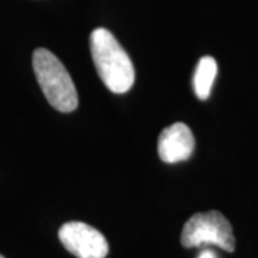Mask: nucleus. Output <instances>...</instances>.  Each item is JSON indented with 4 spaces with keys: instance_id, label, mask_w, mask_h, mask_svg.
Here are the masks:
<instances>
[{
    "instance_id": "0eeeda50",
    "label": "nucleus",
    "mask_w": 258,
    "mask_h": 258,
    "mask_svg": "<svg viewBox=\"0 0 258 258\" xmlns=\"http://www.w3.org/2000/svg\"><path fill=\"white\" fill-rule=\"evenodd\" d=\"M197 258H218V257H217V254H215L212 249H204L203 252H201V254H200Z\"/></svg>"
},
{
    "instance_id": "f257e3e1",
    "label": "nucleus",
    "mask_w": 258,
    "mask_h": 258,
    "mask_svg": "<svg viewBox=\"0 0 258 258\" xmlns=\"http://www.w3.org/2000/svg\"><path fill=\"white\" fill-rule=\"evenodd\" d=\"M91 53L101 81L113 93L128 92L135 82L132 60L108 29L91 33Z\"/></svg>"
},
{
    "instance_id": "7ed1b4c3",
    "label": "nucleus",
    "mask_w": 258,
    "mask_h": 258,
    "mask_svg": "<svg viewBox=\"0 0 258 258\" xmlns=\"http://www.w3.org/2000/svg\"><path fill=\"white\" fill-rule=\"evenodd\" d=\"M181 244L185 248L212 244L228 252H234L235 249L232 227L220 211L194 214L185 222L181 232Z\"/></svg>"
},
{
    "instance_id": "f03ea898",
    "label": "nucleus",
    "mask_w": 258,
    "mask_h": 258,
    "mask_svg": "<svg viewBox=\"0 0 258 258\" xmlns=\"http://www.w3.org/2000/svg\"><path fill=\"white\" fill-rule=\"evenodd\" d=\"M33 71L47 102L56 111L74 112L79 98L75 83L63 63L50 50L39 47L33 52Z\"/></svg>"
},
{
    "instance_id": "39448f33",
    "label": "nucleus",
    "mask_w": 258,
    "mask_h": 258,
    "mask_svg": "<svg viewBox=\"0 0 258 258\" xmlns=\"http://www.w3.org/2000/svg\"><path fill=\"white\" fill-rule=\"evenodd\" d=\"M195 149L192 131L182 122L166 126L158 138V154L166 164L186 161Z\"/></svg>"
},
{
    "instance_id": "423d86ee",
    "label": "nucleus",
    "mask_w": 258,
    "mask_h": 258,
    "mask_svg": "<svg viewBox=\"0 0 258 258\" xmlns=\"http://www.w3.org/2000/svg\"><path fill=\"white\" fill-rule=\"evenodd\" d=\"M218 64L212 56H204L197 64L195 74H194V91L198 99H207L211 93L212 83L217 78Z\"/></svg>"
},
{
    "instance_id": "20e7f679",
    "label": "nucleus",
    "mask_w": 258,
    "mask_h": 258,
    "mask_svg": "<svg viewBox=\"0 0 258 258\" xmlns=\"http://www.w3.org/2000/svg\"><path fill=\"white\" fill-rule=\"evenodd\" d=\"M59 240L64 248L78 258H105L109 251L103 234L81 221L63 224L59 230Z\"/></svg>"
},
{
    "instance_id": "6e6552de",
    "label": "nucleus",
    "mask_w": 258,
    "mask_h": 258,
    "mask_svg": "<svg viewBox=\"0 0 258 258\" xmlns=\"http://www.w3.org/2000/svg\"><path fill=\"white\" fill-rule=\"evenodd\" d=\"M0 258H5V257H3V255H2V254H0Z\"/></svg>"
}]
</instances>
